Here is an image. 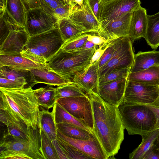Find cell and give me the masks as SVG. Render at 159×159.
Instances as JSON below:
<instances>
[{
  "label": "cell",
  "mask_w": 159,
  "mask_h": 159,
  "mask_svg": "<svg viewBox=\"0 0 159 159\" xmlns=\"http://www.w3.org/2000/svg\"><path fill=\"white\" fill-rule=\"evenodd\" d=\"M29 72L31 87L39 83L58 86L73 83L70 79L64 78L48 70L46 66L40 68L32 69Z\"/></svg>",
  "instance_id": "obj_18"
},
{
  "label": "cell",
  "mask_w": 159,
  "mask_h": 159,
  "mask_svg": "<svg viewBox=\"0 0 159 159\" xmlns=\"http://www.w3.org/2000/svg\"><path fill=\"white\" fill-rule=\"evenodd\" d=\"M95 17L100 22L103 3L100 0H86Z\"/></svg>",
  "instance_id": "obj_41"
},
{
  "label": "cell",
  "mask_w": 159,
  "mask_h": 159,
  "mask_svg": "<svg viewBox=\"0 0 159 159\" xmlns=\"http://www.w3.org/2000/svg\"><path fill=\"white\" fill-rule=\"evenodd\" d=\"M88 34L84 33L75 36L65 41L61 48L67 52L77 50L82 47L87 41Z\"/></svg>",
  "instance_id": "obj_33"
},
{
  "label": "cell",
  "mask_w": 159,
  "mask_h": 159,
  "mask_svg": "<svg viewBox=\"0 0 159 159\" xmlns=\"http://www.w3.org/2000/svg\"><path fill=\"white\" fill-rule=\"evenodd\" d=\"M57 24V20L41 7L27 11L25 30L30 36L53 29Z\"/></svg>",
  "instance_id": "obj_10"
},
{
  "label": "cell",
  "mask_w": 159,
  "mask_h": 159,
  "mask_svg": "<svg viewBox=\"0 0 159 159\" xmlns=\"http://www.w3.org/2000/svg\"><path fill=\"white\" fill-rule=\"evenodd\" d=\"M148 25L146 9L140 6L132 12L129 37L133 44L136 40L144 38Z\"/></svg>",
  "instance_id": "obj_20"
},
{
  "label": "cell",
  "mask_w": 159,
  "mask_h": 159,
  "mask_svg": "<svg viewBox=\"0 0 159 159\" xmlns=\"http://www.w3.org/2000/svg\"><path fill=\"white\" fill-rule=\"evenodd\" d=\"M157 66H159V51H139L134 55L130 72L139 71Z\"/></svg>",
  "instance_id": "obj_22"
},
{
  "label": "cell",
  "mask_w": 159,
  "mask_h": 159,
  "mask_svg": "<svg viewBox=\"0 0 159 159\" xmlns=\"http://www.w3.org/2000/svg\"><path fill=\"white\" fill-rule=\"evenodd\" d=\"M21 72L17 71L7 66L0 67V77L11 80H25V76Z\"/></svg>",
  "instance_id": "obj_38"
},
{
  "label": "cell",
  "mask_w": 159,
  "mask_h": 159,
  "mask_svg": "<svg viewBox=\"0 0 159 159\" xmlns=\"http://www.w3.org/2000/svg\"><path fill=\"white\" fill-rule=\"evenodd\" d=\"M99 60L77 72L72 78L73 83L86 93L96 92L99 85Z\"/></svg>",
  "instance_id": "obj_16"
},
{
  "label": "cell",
  "mask_w": 159,
  "mask_h": 159,
  "mask_svg": "<svg viewBox=\"0 0 159 159\" xmlns=\"http://www.w3.org/2000/svg\"><path fill=\"white\" fill-rule=\"evenodd\" d=\"M57 137L64 142L89 155L93 159H108L96 139L88 140L74 139L65 135L57 130Z\"/></svg>",
  "instance_id": "obj_17"
},
{
  "label": "cell",
  "mask_w": 159,
  "mask_h": 159,
  "mask_svg": "<svg viewBox=\"0 0 159 159\" xmlns=\"http://www.w3.org/2000/svg\"><path fill=\"white\" fill-rule=\"evenodd\" d=\"M159 135V129H155L142 137V141L138 147L129 154L130 159H143L146 153Z\"/></svg>",
  "instance_id": "obj_28"
},
{
  "label": "cell",
  "mask_w": 159,
  "mask_h": 159,
  "mask_svg": "<svg viewBox=\"0 0 159 159\" xmlns=\"http://www.w3.org/2000/svg\"><path fill=\"white\" fill-rule=\"evenodd\" d=\"M57 25L64 42L75 36L86 33L68 18L58 21Z\"/></svg>",
  "instance_id": "obj_30"
},
{
  "label": "cell",
  "mask_w": 159,
  "mask_h": 159,
  "mask_svg": "<svg viewBox=\"0 0 159 159\" xmlns=\"http://www.w3.org/2000/svg\"><path fill=\"white\" fill-rule=\"evenodd\" d=\"M152 110L154 113L157 120L156 129H159V99L149 105H145Z\"/></svg>",
  "instance_id": "obj_46"
},
{
  "label": "cell",
  "mask_w": 159,
  "mask_h": 159,
  "mask_svg": "<svg viewBox=\"0 0 159 159\" xmlns=\"http://www.w3.org/2000/svg\"><path fill=\"white\" fill-rule=\"evenodd\" d=\"M8 136L11 138L4 134L1 142L0 159H45L41 149L38 127L28 140Z\"/></svg>",
  "instance_id": "obj_5"
},
{
  "label": "cell",
  "mask_w": 159,
  "mask_h": 159,
  "mask_svg": "<svg viewBox=\"0 0 159 159\" xmlns=\"http://www.w3.org/2000/svg\"><path fill=\"white\" fill-rule=\"evenodd\" d=\"M68 18L86 33H97L100 23L89 7L86 0L83 7L75 4L70 10Z\"/></svg>",
  "instance_id": "obj_12"
},
{
  "label": "cell",
  "mask_w": 159,
  "mask_h": 159,
  "mask_svg": "<svg viewBox=\"0 0 159 159\" xmlns=\"http://www.w3.org/2000/svg\"><path fill=\"white\" fill-rule=\"evenodd\" d=\"M97 46H98L95 45L91 42L87 40L82 47L77 50H86L92 48Z\"/></svg>",
  "instance_id": "obj_49"
},
{
  "label": "cell",
  "mask_w": 159,
  "mask_h": 159,
  "mask_svg": "<svg viewBox=\"0 0 159 159\" xmlns=\"http://www.w3.org/2000/svg\"><path fill=\"white\" fill-rule=\"evenodd\" d=\"M101 0L103 3L107 2L110 0Z\"/></svg>",
  "instance_id": "obj_52"
},
{
  "label": "cell",
  "mask_w": 159,
  "mask_h": 159,
  "mask_svg": "<svg viewBox=\"0 0 159 159\" xmlns=\"http://www.w3.org/2000/svg\"><path fill=\"white\" fill-rule=\"evenodd\" d=\"M56 126L57 130L73 139L82 140L96 139L92 133L73 125L61 123L56 124Z\"/></svg>",
  "instance_id": "obj_26"
},
{
  "label": "cell",
  "mask_w": 159,
  "mask_h": 159,
  "mask_svg": "<svg viewBox=\"0 0 159 159\" xmlns=\"http://www.w3.org/2000/svg\"><path fill=\"white\" fill-rule=\"evenodd\" d=\"M98 46L72 52L66 51L61 48L47 62L46 67L48 70L70 79L76 73L90 65L92 57Z\"/></svg>",
  "instance_id": "obj_4"
},
{
  "label": "cell",
  "mask_w": 159,
  "mask_h": 159,
  "mask_svg": "<svg viewBox=\"0 0 159 159\" xmlns=\"http://www.w3.org/2000/svg\"><path fill=\"white\" fill-rule=\"evenodd\" d=\"M27 84L26 80H11L0 77V88L9 89H19L24 88Z\"/></svg>",
  "instance_id": "obj_40"
},
{
  "label": "cell",
  "mask_w": 159,
  "mask_h": 159,
  "mask_svg": "<svg viewBox=\"0 0 159 159\" xmlns=\"http://www.w3.org/2000/svg\"><path fill=\"white\" fill-rule=\"evenodd\" d=\"M27 11L23 0H7L3 16L15 27L25 30Z\"/></svg>",
  "instance_id": "obj_19"
},
{
  "label": "cell",
  "mask_w": 159,
  "mask_h": 159,
  "mask_svg": "<svg viewBox=\"0 0 159 159\" xmlns=\"http://www.w3.org/2000/svg\"></svg>",
  "instance_id": "obj_55"
},
{
  "label": "cell",
  "mask_w": 159,
  "mask_h": 159,
  "mask_svg": "<svg viewBox=\"0 0 159 159\" xmlns=\"http://www.w3.org/2000/svg\"><path fill=\"white\" fill-rule=\"evenodd\" d=\"M159 86L127 80L123 102L128 104H151L158 99Z\"/></svg>",
  "instance_id": "obj_9"
},
{
  "label": "cell",
  "mask_w": 159,
  "mask_h": 159,
  "mask_svg": "<svg viewBox=\"0 0 159 159\" xmlns=\"http://www.w3.org/2000/svg\"><path fill=\"white\" fill-rule=\"evenodd\" d=\"M143 159H159V145L156 140L146 153Z\"/></svg>",
  "instance_id": "obj_43"
},
{
  "label": "cell",
  "mask_w": 159,
  "mask_h": 159,
  "mask_svg": "<svg viewBox=\"0 0 159 159\" xmlns=\"http://www.w3.org/2000/svg\"><path fill=\"white\" fill-rule=\"evenodd\" d=\"M84 0H73L75 4H77L80 7H83Z\"/></svg>",
  "instance_id": "obj_51"
},
{
  "label": "cell",
  "mask_w": 159,
  "mask_h": 159,
  "mask_svg": "<svg viewBox=\"0 0 159 159\" xmlns=\"http://www.w3.org/2000/svg\"><path fill=\"white\" fill-rule=\"evenodd\" d=\"M46 66L34 62L22 57L20 54L0 55V67L7 66L21 72H28L32 69L40 68Z\"/></svg>",
  "instance_id": "obj_21"
},
{
  "label": "cell",
  "mask_w": 159,
  "mask_h": 159,
  "mask_svg": "<svg viewBox=\"0 0 159 159\" xmlns=\"http://www.w3.org/2000/svg\"><path fill=\"white\" fill-rule=\"evenodd\" d=\"M131 67L115 70L99 78V84L122 78H127L130 73Z\"/></svg>",
  "instance_id": "obj_35"
},
{
  "label": "cell",
  "mask_w": 159,
  "mask_h": 159,
  "mask_svg": "<svg viewBox=\"0 0 159 159\" xmlns=\"http://www.w3.org/2000/svg\"><path fill=\"white\" fill-rule=\"evenodd\" d=\"M52 111L56 124L61 123H69L92 133L91 129L75 118L57 102L53 107Z\"/></svg>",
  "instance_id": "obj_29"
},
{
  "label": "cell",
  "mask_w": 159,
  "mask_h": 159,
  "mask_svg": "<svg viewBox=\"0 0 159 159\" xmlns=\"http://www.w3.org/2000/svg\"><path fill=\"white\" fill-rule=\"evenodd\" d=\"M34 93L40 107L47 110L53 108L56 102V88L48 85L33 89Z\"/></svg>",
  "instance_id": "obj_27"
},
{
  "label": "cell",
  "mask_w": 159,
  "mask_h": 159,
  "mask_svg": "<svg viewBox=\"0 0 159 159\" xmlns=\"http://www.w3.org/2000/svg\"><path fill=\"white\" fill-rule=\"evenodd\" d=\"M38 127L51 141L56 139L57 129L52 111L50 112L48 110L39 111Z\"/></svg>",
  "instance_id": "obj_24"
},
{
  "label": "cell",
  "mask_w": 159,
  "mask_h": 159,
  "mask_svg": "<svg viewBox=\"0 0 159 159\" xmlns=\"http://www.w3.org/2000/svg\"><path fill=\"white\" fill-rule=\"evenodd\" d=\"M118 39L109 41L107 48L99 60V69L106 65L112 57L116 48Z\"/></svg>",
  "instance_id": "obj_37"
},
{
  "label": "cell",
  "mask_w": 159,
  "mask_h": 159,
  "mask_svg": "<svg viewBox=\"0 0 159 159\" xmlns=\"http://www.w3.org/2000/svg\"><path fill=\"white\" fill-rule=\"evenodd\" d=\"M132 12L127 13L108 21L100 22L97 33L98 35L108 41L129 36Z\"/></svg>",
  "instance_id": "obj_11"
},
{
  "label": "cell",
  "mask_w": 159,
  "mask_h": 159,
  "mask_svg": "<svg viewBox=\"0 0 159 159\" xmlns=\"http://www.w3.org/2000/svg\"><path fill=\"white\" fill-rule=\"evenodd\" d=\"M52 142L55 148L59 159H68V157L64 153L57 140L56 139L52 141Z\"/></svg>",
  "instance_id": "obj_47"
},
{
  "label": "cell",
  "mask_w": 159,
  "mask_h": 159,
  "mask_svg": "<svg viewBox=\"0 0 159 159\" xmlns=\"http://www.w3.org/2000/svg\"><path fill=\"white\" fill-rule=\"evenodd\" d=\"M127 80L159 86V66H152L137 72H130Z\"/></svg>",
  "instance_id": "obj_23"
},
{
  "label": "cell",
  "mask_w": 159,
  "mask_h": 159,
  "mask_svg": "<svg viewBox=\"0 0 159 159\" xmlns=\"http://www.w3.org/2000/svg\"><path fill=\"white\" fill-rule=\"evenodd\" d=\"M87 40L90 41L95 45L99 47L101 46L105 43L109 41L106 40L103 37L95 34H88Z\"/></svg>",
  "instance_id": "obj_45"
},
{
  "label": "cell",
  "mask_w": 159,
  "mask_h": 159,
  "mask_svg": "<svg viewBox=\"0 0 159 159\" xmlns=\"http://www.w3.org/2000/svg\"><path fill=\"white\" fill-rule=\"evenodd\" d=\"M118 108L124 128L129 135L143 137L156 129V116L146 105L123 102Z\"/></svg>",
  "instance_id": "obj_3"
},
{
  "label": "cell",
  "mask_w": 159,
  "mask_h": 159,
  "mask_svg": "<svg viewBox=\"0 0 159 159\" xmlns=\"http://www.w3.org/2000/svg\"><path fill=\"white\" fill-rule=\"evenodd\" d=\"M70 11L69 6L66 4L54 9L53 11L52 16L57 20V22L64 18H68Z\"/></svg>",
  "instance_id": "obj_42"
},
{
  "label": "cell",
  "mask_w": 159,
  "mask_h": 159,
  "mask_svg": "<svg viewBox=\"0 0 159 159\" xmlns=\"http://www.w3.org/2000/svg\"><path fill=\"white\" fill-rule=\"evenodd\" d=\"M157 140L159 144V135L157 138Z\"/></svg>",
  "instance_id": "obj_53"
},
{
  "label": "cell",
  "mask_w": 159,
  "mask_h": 159,
  "mask_svg": "<svg viewBox=\"0 0 159 159\" xmlns=\"http://www.w3.org/2000/svg\"><path fill=\"white\" fill-rule=\"evenodd\" d=\"M86 94L92 105L93 133L108 159L113 158L120 150L124 138L125 128L118 107L104 101L96 91Z\"/></svg>",
  "instance_id": "obj_1"
},
{
  "label": "cell",
  "mask_w": 159,
  "mask_h": 159,
  "mask_svg": "<svg viewBox=\"0 0 159 159\" xmlns=\"http://www.w3.org/2000/svg\"><path fill=\"white\" fill-rule=\"evenodd\" d=\"M56 139L68 159H93L89 155L64 142L57 137Z\"/></svg>",
  "instance_id": "obj_34"
},
{
  "label": "cell",
  "mask_w": 159,
  "mask_h": 159,
  "mask_svg": "<svg viewBox=\"0 0 159 159\" xmlns=\"http://www.w3.org/2000/svg\"><path fill=\"white\" fill-rule=\"evenodd\" d=\"M87 95L85 92L73 82L58 86L56 88L55 98L56 101L58 99L63 98Z\"/></svg>",
  "instance_id": "obj_31"
},
{
  "label": "cell",
  "mask_w": 159,
  "mask_h": 159,
  "mask_svg": "<svg viewBox=\"0 0 159 159\" xmlns=\"http://www.w3.org/2000/svg\"><path fill=\"white\" fill-rule=\"evenodd\" d=\"M38 128L41 149L45 159H59L52 141L48 138L40 128Z\"/></svg>",
  "instance_id": "obj_32"
},
{
  "label": "cell",
  "mask_w": 159,
  "mask_h": 159,
  "mask_svg": "<svg viewBox=\"0 0 159 159\" xmlns=\"http://www.w3.org/2000/svg\"><path fill=\"white\" fill-rule=\"evenodd\" d=\"M7 0H0V17L4 15L6 10Z\"/></svg>",
  "instance_id": "obj_50"
},
{
  "label": "cell",
  "mask_w": 159,
  "mask_h": 159,
  "mask_svg": "<svg viewBox=\"0 0 159 159\" xmlns=\"http://www.w3.org/2000/svg\"><path fill=\"white\" fill-rule=\"evenodd\" d=\"M127 78L99 84L96 92L104 101L118 107L123 102Z\"/></svg>",
  "instance_id": "obj_13"
},
{
  "label": "cell",
  "mask_w": 159,
  "mask_h": 159,
  "mask_svg": "<svg viewBox=\"0 0 159 159\" xmlns=\"http://www.w3.org/2000/svg\"><path fill=\"white\" fill-rule=\"evenodd\" d=\"M109 41L105 43L96 49L91 58L90 65L92 64L94 62L100 59L106 50Z\"/></svg>",
  "instance_id": "obj_44"
},
{
  "label": "cell",
  "mask_w": 159,
  "mask_h": 159,
  "mask_svg": "<svg viewBox=\"0 0 159 159\" xmlns=\"http://www.w3.org/2000/svg\"><path fill=\"white\" fill-rule=\"evenodd\" d=\"M64 42L57 26L44 32L30 36L25 48H33L38 50L48 62L61 48Z\"/></svg>",
  "instance_id": "obj_6"
},
{
  "label": "cell",
  "mask_w": 159,
  "mask_h": 159,
  "mask_svg": "<svg viewBox=\"0 0 159 159\" xmlns=\"http://www.w3.org/2000/svg\"><path fill=\"white\" fill-rule=\"evenodd\" d=\"M141 3L140 0H110L103 4L100 23L132 12L141 6Z\"/></svg>",
  "instance_id": "obj_14"
},
{
  "label": "cell",
  "mask_w": 159,
  "mask_h": 159,
  "mask_svg": "<svg viewBox=\"0 0 159 159\" xmlns=\"http://www.w3.org/2000/svg\"><path fill=\"white\" fill-rule=\"evenodd\" d=\"M132 44L129 36L118 38L116 48L112 57L99 69V78L117 69L131 67L135 55Z\"/></svg>",
  "instance_id": "obj_8"
},
{
  "label": "cell",
  "mask_w": 159,
  "mask_h": 159,
  "mask_svg": "<svg viewBox=\"0 0 159 159\" xmlns=\"http://www.w3.org/2000/svg\"><path fill=\"white\" fill-rule=\"evenodd\" d=\"M144 38L154 50L159 46V12L153 15H148L147 27Z\"/></svg>",
  "instance_id": "obj_25"
},
{
  "label": "cell",
  "mask_w": 159,
  "mask_h": 159,
  "mask_svg": "<svg viewBox=\"0 0 159 159\" xmlns=\"http://www.w3.org/2000/svg\"><path fill=\"white\" fill-rule=\"evenodd\" d=\"M39 1L40 7L52 16L53 11L54 9L67 4L62 0H39Z\"/></svg>",
  "instance_id": "obj_39"
},
{
  "label": "cell",
  "mask_w": 159,
  "mask_h": 159,
  "mask_svg": "<svg viewBox=\"0 0 159 159\" xmlns=\"http://www.w3.org/2000/svg\"><path fill=\"white\" fill-rule=\"evenodd\" d=\"M56 102L93 132V121L92 105L87 94L86 96L61 98Z\"/></svg>",
  "instance_id": "obj_7"
},
{
  "label": "cell",
  "mask_w": 159,
  "mask_h": 159,
  "mask_svg": "<svg viewBox=\"0 0 159 159\" xmlns=\"http://www.w3.org/2000/svg\"><path fill=\"white\" fill-rule=\"evenodd\" d=\"M27 10L40 7L39 0H23Z\"/></svg>",
  "instance_id": "obj_48"
},
{
  "label": "cell",
  "mask_w": 159,
  "mask_h": 159,
  "mask_svg": "<svg viewBox=\"0 0 159 159\" xmlns=\"http://www.w3.org/2000/svg\"><path fill=\"white\" fill-rule=\"evenodd\" d=\"M0 101L7 105L29 127H38L40 107L30 86L9 89L0 88Z\"/></svg>",
  "instance_id": "obj_2"
},
{
  "label": "cell",
  "mask_w": 159,
  "mask_h": 159,
  "mask_svg": "<svg viewBox=\"0 0 159 159\" xmlns=\"http://www.w3.org/2000/svg\"><path fill=\"white\" fill-rule=\"evenodd\" d=\"M63 1H64L65 3H66V0H62Z\"/></svg>",
  "instance_id": "obj_54"
},
{
  "label": "cell",
  "mask_w": 159,
  "mask_h": 159,
  "mask_svg": "<svg viewBox=\"0 0 159 159\" xmlns=\"http://www.w3.org/2000/svg\"><path fill=\"white\" fill-rule=\"evenodd\" d=\"M30 36L23 29L11 30L1 43L0 55L20 54L24 49Z\"/></svg>",
  "instance_id": "obj_15"
},
{
  "label": "cell",
  "mask_w": 159,
  "mask_h": 159,
  "mask_svg": "<svg viewBox=\"0 0 159 159\" xmlns=\"http://www.w3.org/2000/svg\"><path fill=\"white\" fill-rule=\"evenodd\" d=\"M20 55L37 63L46 65L47 61L42 53L34 48H25L20 53Z\"/></svg>",
  "instance_id": "obj_36"
}]
</instances>
